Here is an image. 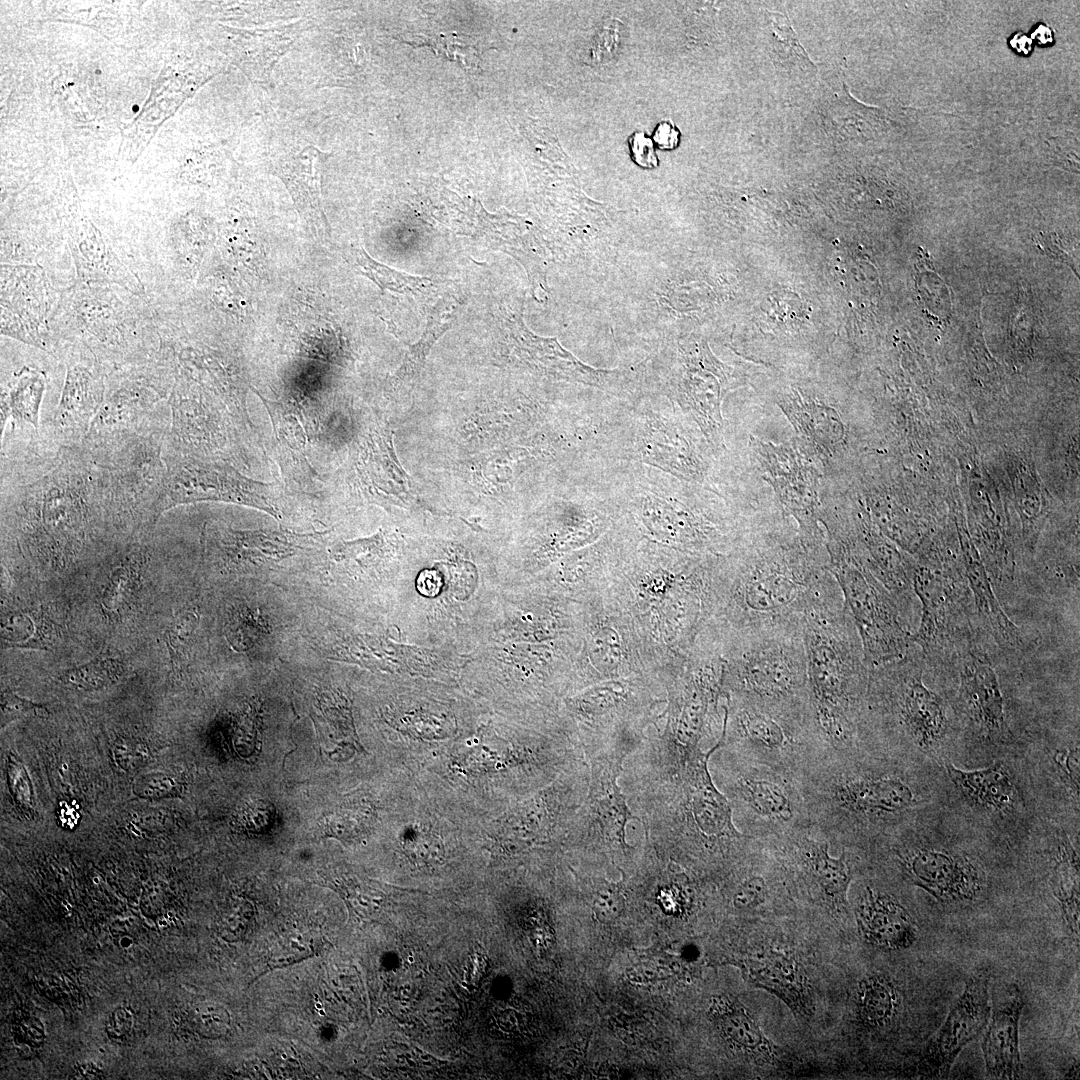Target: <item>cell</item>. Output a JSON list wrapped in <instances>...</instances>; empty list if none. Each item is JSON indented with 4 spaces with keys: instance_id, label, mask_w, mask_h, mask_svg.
Returning a JSON list of instances; mask_svg holds the SVG:
<instances>
[{
    "instance_id": "cell-1",
    "label": "cell",
    "mask_w": 1080,
    "mask_h": 1080,
    "mask_svg": "<svg viewBox=\"0 0 1080 1080\" xmlns=\"http://www.w3.org/2000/svg\"><path fill=\"white\" fill-rule=\"evenodd\" d=\"M809 704L828 755L860 749L858 721L869 676L862 642L832 573L802 618Z\"/></svg>"
},
{
    "instance_id": "cell-2",
    "label": "cell",
    "mask_w": 1080,
    "mask_h": 1080,
    "mask_svg": "<svg viewBox=\"0 0 1080 1080\" xmlns=\"http://www.w3.org/2000/svg\"><path fill=\"white\" fill-rule=\"evenodd\" d=\"M798 783L812 827L842 849L881 835L918 804L908 777L864 748L825 757Z\"/></svg>"
},
{
    "instance_id": "cell-3",
    "label": "cell",
    "mask_w": 1080,
    "mask_h": 1080,
    "mask_svg": "<svg viewBox=\"0 0 1080 1080\" xmlns=\"http://www.w3.org/2000/svg\"><path fill=\"white\" fill-rule=\"evenodd\" d=\"M925 661L916 644L903 655L869 668L858 738L869 752L903 744L930 750L951 728L950 705L924 682Z\"/></svg>"
},
{
    "instance_id": "cell-4",
    "label": "cell",
    "mask_w": 1080,
    "mask_h": 1080,
    "mask_svg": "<svg viewBox=\"0 0 1080 1080\" xmlns=\"http://www.w3.org/2000/svg\"><path fill=\"white\" fill-rule=\"evenodd\" d=\"M830 573L826 564L799 552L757 554L740 564L725 583L731 629H760L802 622L804 612Z\"/></svg>"
},
{
    "instance_id": "cell-5",
    "label": "cell",
    "mask_w": 1080,
    "mask_h": 1080,
    "mask_svg": "<svg viewBox=\"0 0 1080 1080\" xmlns=\"http://www.w3.org/2000/svg\"><path fill=\"white\" fill-rule=\"evenodd\" d=\"M656 395L651 392L616 402L604 429L603 460L639 463L686 482H701L709 467L707 460L676 404L664 394L657 402Z\"/></svg>"
},
{
    "instance_id": "cell-6",
    "label": "cell",
    "mask_w": 1080,
    "mask_h": 1080,
    "mask_svg": "<svg viewBox=\"0 0 1080 1080\" xmlns=\"http://www.w3.org/2000/svg\"><path fill=\"white\" fill-rule=\"evenodd\" d=\"M725 695L750 702L808 707L802 622L732 630Z\"/></svg>"
},
{
    "instance_id": "cell-7",
    "label": "cell",
    "mask_w": 1080,
    "mask_h": 1080,
    "mask_svg": "<svg viewBox=\"0 0 1080 1080\" xmlns=\"http://www.w3.org/2000/svg\"><path fill=\"white\" fill-rule=\"evenodd\" d=\"M724 750L796 780L827 756L810 706L765 705L726 695Z\"/></svg>"
},
{
    "instance_id": "cell-8",
    "label": "cell",
    "mask_w": 1080,
    "mask_h": 1080,
    "mask_svg": "<svg viewBox=\"0 0 1080 1080\" xmlns=\"http://www.w3.org/2000/svg\"><path fill=\"white\" fill-rule=\"evenodd\" d=\"M712 760L736 828L761 842H776L810 828L798 780L723 748Z\"/></svg>"
},
{
    "instance_id": "cell-9",
    "label": "cell",
    "mask_w": 1080,
    "mask_h": 1080,
    "mask_svg": "<svg viewBox=\"0 0 1080 1080\" xmlns=\"http://www.w3.org/2000/svg\"><path fill=\"white\" fill-rule=\"evenodd\" d=\"M721 744L720 738L707 752L699 750L669 766L666 836L696 852L739 857L755 839L736 828L728 800L712 780L709 758Z\"/></svg>"
},
{
    "instance_id": "cell-10",
    "label": "cell",
    "mask_w": 1080,
    "mask_h": 1080,
    "mask_svg": "<svg viewBox=\"0 0 1080 1080\" xmlns=\"http://www.w3.org/2000/svg\"><path fill=\"white\" fill-rule=\"evenodd\" d=\"M911 580L922 608L913 642L923 654L927 671L945 673L983 630L967 579L957 571L921 568L911 572Z\"/></svg>"
},
{
    "instance_id": "cell-11",
    "label": "cell",
    "mask_w": 1080,
    "mask_h": 1080,
    "mask_svg": "<svg viewBox=\"0 0 1080 1080\" xmlns=\"http://www.w3.org/2000/svg\"><path fill=\"white\" fill-rule=\"evenodd\" d=\"M95 443L93 465L103 502L153 511L166 472L161 445L154 434L131 431L88 440Z\"/></svg>"
},
{
    "instance_id": "cell-12",
    "label": "cell",
    "mask_w": 1080,
    "mask_h": 1080,
    "mask_svg": "<svg viewBox=\"0 0 1080 1080\" xmlns=\"http://www.w3.org/2000/svg\"><path fill=\"white\" fill-rule=\"evenodd\" d=\"M829 570L859 633L868 668L903 655L915 644L896 600L869 569L835 561Z\"/></svg>"
},
{
    "instance_id": "cell-13",
    "label": "cell",
    "mask_w": 1080,
    "mask_h": 1080,
    "mask_svg": "<svg viewBox=\"0 0 1080 1080\" xmlns=\"http://www.w3.org/2000/svg\"><path fill=\"white\" fill-rule=\"evenodd\" d=\"M166 472L153 511V524L168 509L200 501L247 505L278 518L270 484L240 474L231 465L193 456L164 457Z\"/></svg>"
},
{
    "instance_id": "cell-14",
    "label": "cell",
    "mask_w": 1080,
    "mask_h": 1080,
    "mask_svg": "<svg viewBox=\"0 0 1080 1080\" xmlns=\"http://www.w3.org/2000/svg\"><path fill=\"white\" fill-rule=\"evenodd\" d=\"M881 835L886 837L889 857L900 875L939 902H971L985 890V872L968 855L947 848L915 845L894 827Z\"/></svg>"
},
{
    "instance_id": "cell-15",
    "label": "cell",
    "mask_w": 1080,
    "mask_h": 1080,
    "mask_svg": "<svg viewBox=\"0 0 1080 1080\" xmlns=\"http://www.w3.org/2000/svg\"><path fill=\"white\" fill-rule=\"evenodd\" d=\"M506 332L515 360L535 373L580 383L622 400H635L645 391L642 373L590 367L564 349L556 339L533 334L520 318H511L506 322Z\"/></svg>"
},
{
    "instance_id": "cell-16",
    "label": "cell",
    "mask_w": 1080,
    "mask_h": 1080,
    "mask_svg": "<svg viewBox=\"0 0 1080 1080\" xmlns=\"http://www.w3.org/2000/svg\"><path fill=\"white\" fill-rule=\"evenodd\" d=\"M992 644L981 630L945 672L957 680L955 704L959 717L986 740H998L1008 732Z\"/></svg>"
},
{
    "instance_id": "cell-17",
    "label": "cell",
    "mask_w": 1080,
    "mask_h": 1080,
    "mask_svg": "<svg viewBox=\"0 0 1080 1080\" xmlns=\"http://www.w3.org/2000/svg\"><path fill=\"white\" fill-rule=\"evenodd\" d=\"M797 868L808 889L832 913L848 909V891L855 875L850 850L839 857L830 855L829 841L812 826L780 841L767 843Z\"/></svg>"
},
{
    "instance_id": "cell-18",
    "label": "cell",
    "mask_w": 1080,
    "mask_h": 1080,
    "mask_svg": "<svg viewBox=\"0 0 1080 1080\" xmlns=\"http://www.w3.org/2000/svg\"><path fill=\"white\" fill-rule=\"evenodd\" d=\"M990 1013L988 975L978 972L967 978L942 1026L922 1050L919 1073L946 1077L962 1050L986 1027Z\"/></svg>"
},
{
    "instance_id": "cell-19",
    "label": "cell",
    "mask_w": 1080,
    "mask_h": 1080,
    "mask_svg": "<svg viewBox=\"0 0 1080 1080\" xmlns=\"http://www.w3.org/2000/svg\"><path fill=\"white\" fill-rule=\"evenodd\" d=\"M358 473L362 486L374 500L406 508H432L424 504L402 468L390 430L373 427L360 444Z\"/></svg>"
},
{
    "instance_id": "cell-20",
    "label": "cell",
    "mask_w": 1080,
    "mask_h": 1080,
    "mask_svg": "<svg viewBox=\"0 0 1080 1080\" xmlns=\"http://www.w3.org/2000/svg\"><path fill=\"white\" fill-rule=\"evenodd\" d=\"M854 916L860 936L886 951L910 948L917 941L916 924L901 901L879 887L865 884L856 896Z\"/></svg>"
},
{
    "instance_id": "cell-21",
    "label": "cell",
    "mask_w": 1080,
    "mask_h": 1080,
    "mask_svg": "<svg viewBox=\"0 0 1080 1080\" xmlns=\"http://www.w3.org/2000/svg\"><path fill=\"white\" fill-rule=\"evenodd\" d=\"M1024 998L1019 986H1006L991 1008L982 1041L985 1070L993 1079H1017L1023 1065L1019 1050V1021Z\"/></svg>"
},
{
    "instance_id": "cell-22",
    "label": "cell",
    "mask_w": 1080,
    "mask_h": 1080,
    "mask_svg": "<svg viewBox=\"0 0 1080 1080\" xmlns=\"http://www.w3.org/2000/svg\"><path fill=\"white\" fill-rule=\"evenodd\" d=\"M40 269L31 267H5L2 270V295H10L11 301L2 300V332L23 342L43 348L39 327L44 320L45 286Z\"/></svg>"
},
{
    "instance_id": "cell-23",
    "label": "cell",
    "mask_w": 1080,
    "mask_h": 1080,
    "mask_svg": "<svg viewBox=\"0 0 1080 1080\" xmlns=\"http://www.w3.org/2000/svg\"><path fill=\"white\" fill-rule=\"evenodd\" d=\"M327 157V153L310 145L279 160L274 168V174L284 183L296 210L317 233L329 231L320 188L321 166Z\"/></svg>"
},
{
    "instance_id": "cell-24",
    "label": "cell",
    "mask_w": 1080,
    "mask_h": 1080,
    "mask_svg": "<svg viewBox=\"0 0 1080 1080\" xmlns=\"http://www.w3.org/2000/svg\"><path fill=\"white\" fill-rule=\"evenodd\" d=\"M104 401V386L99 376L82 364L67 367L53 426L68 440L85 438Z\"/></svg>"
},
{
    "instance_id": "cell-25",
    "label": "cell",
    "mask_w": 1080,
    "mask_h": 1080,
    "mask_svg": "<svg viewBox=\"0 0 1080 1080\" xmlns=\"http://www.w3.org/2000/svg\"><path fill=\"white\" fill-rule=\"evenodd\" d=\"M951 782L963 798L980 810L1005 813L1017 800V792L1008 769L995 762L977 770H963L947 765Z\"/></svg>"
},
{
    "instance_id": "cell-26",
    "label": "cell",
    "mask_w": 1080,
    "mask_h": 1080,
    "mask_svg": "<svg viewBox=\"0 0 1080 1080\" xmlns=\"http://www.w3.org/2000/svg\"><path fill=\"white\" fill-rule=\"evenodd\" d=\"M216 534V533H215ZM299 536V535H297ZM297 536L278 532L234 531L226 529L216 534L217 550L225 561L254 565L279 562L296 554L301 548Z\"/></svg>"
},
{
    "instance_id": "cell-27",
    "label": "cell",
    "mask_w": 1080,
    "mask_h": 1080,
    "mask_svg": "<svg viewBox=\"0 0 1080 1080\" xmlns=\"http://www.w3.org/2000/svg\"><path fill=\"white\" fill-rule=\"evenodd\" d=\"M1052 894L1061 910L1066 928L1079 943V856L1069 839L1059 841L1050 875Z\"/></svg>"
},
{
    "instance_id": "cell-28",
    "label": "cell",
    "mask_w": 1080,
    "mask_h": 1080,
    "mask_svg": "<svg viewBox=\"0 0 1080 1080\" xmlns=\"http://www.w3.org/2000/svg\"><path fill=\"white\" fill-rule=\"evenodd\" d=\"M45 384L44 373L37 369L23 367L14 374L2 393V432L9 419L13 423L29 424L33 429L38 430Z\"/></svg>"
},
{
    "instance_id": "cell-29",
    "label": "cell",
    "mask_w": 1080,
    "mask_h": 1080,
    "mask_svg": "<svg viewBox=\"0 0 1080 1080\" xmlns=\"http://www.w3.org/2000/svg\"><path fill=\"white\" fill-rule=\"evenodd\" d=\"M713 1014L724 1037L738 1049L754 1058L768 1059L772 1056L771 1041L743 1005L720 999L713 1006Z\"/></svg>"
},
{
    "instance_id": "cell-30",
    "label": "cell",
    "mask_w": 1080,
    "mask_h": 1080,
    "mask_svg": "<svg viewBox=\"0 0 1080 1080\" xmlns=\"http://www.w3.org/2000/svg\"><path fill=\"white\" fill-rule=\"evenodd\" d=\"M79 276L84 280L133 285V274L120 262L101 237L84 233L70 244Z\"/></svg>"
},
{
    "instance_id": "cell-31",
    "label": "cell",
    "mask_w": 1080,
    "mask_h": 1080,
    "mask_svg": "<svg viewBox=\"0 0 1080 1080\" xmlns=\"http://www.w3.org/2000/svg\"><path fill=\"white\" fill-rule=\"evenodd\" d=\"M856 1003L861 1021L872 1028H882L896 1017L900 995L893 981L884 974H872L858 983Z\"/></svg>"
},
{
    "instance_id": "cell-32",
    "label": "cell",
    "mask_w": 1080,
    "mask_h": 1080,
    "mask_svg": "<svg viewBox=\"0 0 1080 1080\" xmlns=\"http://www.w3.org/2000/svg\"><path fill=\"white\" fill-rule=\"evenodd\" d=\"M349 255L360 271L383 290L415 294L433 285L429 278L410 275L378 262L362 247H352Z\"/></svg>"
},
{
    "instance_id": "cell-33",
    "label": "cell",
    "mask_w": 1080,
    "mask_h": 1080,
    "mask_svg": "<svg viewBox=\"0 0 1080 1080\" xmlns=\"http://www.w3.org/2000/svg\"><path fill=\"white\" fill-rule=\"evenodd\" d=\"M290 41L288 36L271 30L244 31V72L260 79L267 75Z\"/></svg>"
},
{
    "instance_id": "cell-34",
    "label": "cell",
    "mask_w": 1080,
    "mask_h": 1080,
    "mask_svg": "<svg viewBox=\"0 0 1080 1080\" xmlns=\"http://www.w3.org/2000/svg\"><path fill=\"white\" fill-rule=\"evenodd\" d=\"M750 971L753 981H758L763 986L775 990L780 997L786 995L784 988L786 987V989H794L803 998L811 1002L808 997V990L805 988L804 982H801L803 976L799 973L800 971L795 962L779 956L771 959L770 956L766 960H752Z\"/></svg>"
},
{
    "instance_id": "cell-35",
    "label": "cell",
    "mask_w": 1080,
    "mask_h": 1080,
    "mask_svg": "<svg viewBox=\"0 0 1080 1080\" xmlns=\"http://www.w3.org/2000/svg\"><path fill=\"white\" fill-rule=\"evenodd\" d=\"M450 328V317L432 318L423 336L410 346L404 362L397 372L396 384L399 388L414 387L424 367L426 358L435 342Z\"/></svg>"
},
{
    "instance_id": "cell-36",
    "label": "cell",
    "mask_w": 1080,
    "mask_h": 1080,
    "mask_svg": "<svg viewBox=\"0 0 1080 1080\" xmlns=\"http://www.w3.org/2000/svg\"><path fill=\"white\" fill-rule=\"evenodd\" d=\"M759 864L744 872L731 893L732 905L742 911L755 910L765 905L774 891V882Z\"/></svg>"
},
{
    "instance_id": "cell-37",
    "label": "cell",
    "mask_w": 1080,
    "mask_h": 1080,
    "mask_svg": "<svg viewBox=\"0 0 1080 1080\" xmlns=\"http://www.w3.org/2000/svg\"><path fill=\"white\" fill-rule=\"evenodd\" d=\"M198 607L187 606L180 609L172 618L165 632V643L170 653L173 666H183L189 654L193 636L199 624Z\"/></svg>"
},
{
    "instance_id": "cell-38",
    "label": "cell",
    "mask_w": 1080,
    "mask_h": 1080,
    "mask_svg": "<svg viewBox=\"0 0 1080 1080\" xmlns=\"http://www.w3.org/2000/svg\"><path fill=\"white\" fill-rule=\"evenodd\" d=\"M339 698L335 695H321L318 699L319 709L333 732V742L352 753L359 752L362 748L356 739L347 702Z\"/></svg>"
},
{
    "instance_id": "cell-39",
    "label": "cell",
    "mask_w": 1080,
    "mask_h": 1080,
    "mask_svg": "<svg viewBox=\"0 0 1080 1080\" xmlns=\"http://www.w3.org/2000/svg\"><path fill=\"white\" fill-rule=\"evenodd\" d=\"M119 663L108 657H96L88 663L66 671L67 683L83 688L101 687L113 680Z\"/></svg>"
},
{
    "instance_id": "cell-40",
    "label": "cell",
    "mask_w": 1080,
    "mask_h": 1080,
    "mask_svg": "<svg viewBox=\"0 0 1080 1080\" xmlns=\"http://www.w3.org/2000/svg\"><path fill=\"white\" fill-rule=\"evenodd\" d=\"M371 811L367 806H355L336 812L327 819V831L340 838L361 836L370 826Z\"/></svg>"
},
{
    "instance_id": "cell-41",
    "label": "cell",
    "mask_w": 1080,
    "mask_h": 1080,
    "mask_svg": "<svg viewBox=\"0 0 1080 1080\" xmlns=\"http://www.w3.org/2000/svg\"><path fill=\"white\" fill-rule=\"evenodd\" d=\"M228 639L236 649H247L256 639L268 631L266 622L253 611L244 610L234 613L229 627Z\"/></svg>"
},
{
    "instance_id": "cell-42",
    "label": "cell",
    "mask_w": 1080,
    "mask_h": 1080,
    "mask_svg": "<svg viewBox=\"0 0 1080 1080\" xmlns=\"http://www.w3.org/2000/svg\"><path fill=\"white\" fill-rule=\"evenodd\" d=\"M47 709L40 704L18 696L12 691L5 690L1 693V722L2 727L8 722L22 717H47Z\"/></svg>"
},
{
    "instance_id": "cell-43",
    "label": "cell",
    "mask_w": 1080,
    "mask_h": 1080,
    "mask_svg": "<svg viewBox=\"0 0 1080 1080\" xmlns=\"http://www.w3.org/2000/svg\"><path fill=\"white\" fill-rule=\"evenodd\" d=\"M1079 745H1073L1060 749L1056 752L1055 763L1061 774L1066 778L1068 786L1079 800V770H1080Z\"/></svg>"
},
{
    "instance_id": "cell-44",
    "label": "cell",
    "mask_w": 1080,
    "mask_h": 1080,
    "mask_svg": "<svg viewBox=\"0 0 1080 1080\" xmlns=\"http://www.w3.org/2000/svg\"><path fill=\"white\" fill-rule=\"evenodd\" d=\"M593 907L598 918L607 921L617 917L621 913L624 902L617 889L605 887L596 894Z\"/></svg>"
},
{
    "instance_id": "cell-45",
    "label": "cell",
    "mask_w": 1080,
    "mask_h": 1080,
    "mask_svg": "<svg viewBox=\"0 0 1080 1080\" xmlns=\"http://www.w3.org/2000/svg\"><path fill=\"white\" fill-rule=\"evenodd\" d=\"M633 160L643 168H654L658 165L657 155L651 139L642 132L631 135L628 140Z\"/></svg>"
},
{
    "instance_id": "cell-46",
    "label": "cell",
    "mask_w": 1080,
    "mask_h": 1080,
    "mask_svg": "<svg viewBox=\"0 0 1080 1080\" xmlns=\"http://www.w3.org/2000/svg\"><path fill=\"white\" fill-rule=\"evenodd\" d=\"M654 141L663 149H674L680 140V131L670 122H661L655 129Z\"/></svg>"
},
{
    "instance_id": "cell-47",
    "label": "cell",
    "mask_w": 1080,
    "mask_h": 1080,
    "mask_svg": "<svg viewBox=\"0 0 1080 1080\" xmlns=\"http://www.w3.org/2000/svg\"><path fill=\"white\" fill-rule=\"evenodd\" d=\"M1009 46L1015 50L1016 53L1027 56L1033 49V40L1027 34L1018 31L1010 37Z\"/></svg>"
},
{
    "instance_id": "cell-48",
    "label": "cell",
    "mask_w": 1080,
    "mask_h": 1080,
    "mask_svg": "<svg viewBox=\"0 0 1080 1080\" xmlns=\"http://www.w3.org/2000/svg\"><path fill=\"white\" fill-rule=\"evenodd\" d=\"M1030 38L1038 45H1051L1054 42V30L1045 23H1039L1035 26Z\"/></svg>"
},
{
    "instance_id": "cell-49",
    "label": "cell",
    "mask_w": 1080,
    "mask_h": 1080,
    "mask_svg": "<svg viewBox=\"0 0 1080 1080\" xmlns=\"http://www.w3.org/2000/svg\"><path fill=\"white\" fill-rule=\"evenodd\" d=\"M132 110H133L134 112H137V111L139 110V108H138V106H137V105H134V106H133V108H132Z\"/></svg>"
},
{
    "instance_id": "cell-50",
    "label": "cell",
    "mask_w": 1080,
    "mask_h": 1080,
    "mask_svg": "<svg viewBox=\"0 0 1080 1080\" xmlns=\"http://www.w3.org/2000/svg\"><path fill=\"white\" fill-rule=\"evenodd\" d=\"M95 72H96V74H99V73H101V71H100V70H96Z\"/></svg>"
}]
</instances>
